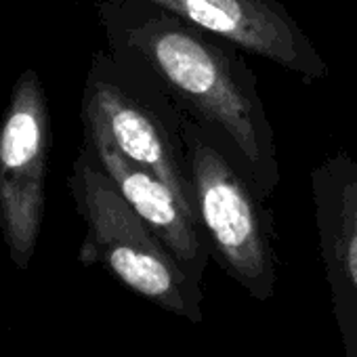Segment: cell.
Wrapping results in <instances>:
<instances>
[{"mask_svg": "<svg viewBox=\"0 0 357 357\" xmlns=\"http://www.w3.org/2000/svg\"><path fill=\"white\" fill-rule=\"evenodd\" d=\"M107 53L153 82L185 118L211 128L269 202L280 185L278 147L244 51L149 0H97Z\"/></svg>", "mask_w": 357, "mask_h": 357, "instance_id": "obj_1", "label": "cell"}, {"mask_svg": "<svg viewBox=\"0 0 357 357\" xmlns=\"http://www.w3.org/2000/svg\"><path fill=\"white\" fill-rule=\"evenodd\" d=\"M68 190L86 227L78 250L84 267L101 265L122 286L166 313L194 324L204 321L202 284L178 267L84 143L72 164Z\"/></svg>", "mask_w": 357, "mask_h": 357, "instance_id": "obj_2", "label": "cell"}, {"mask_svg": "<svg viewBox=\"0 0 357 357\" xmlns=\"http://www.w3.org/2000/svg\"><path fill=\"white\" fill-rule=\"evenodd\" d=\"M194 213L213 261L252 298L275 294L273 215L236 153L211 130L183 118Z\"/></svg>", "mask_w": 357, "mask_h": 357, "instance_id": "obj_3", "label": "cell"}, {"mask_svg": "<svg viewBox=\"0 0 357 357\" xmlns=\"http://www.w3.org/2000/svg\"><path fill=\"white\" fill-rule=\"evenodd\" d=\"M183 118L143 74L107 51L93 53L80 103L82 124L101 128L124 158L155 172L194 211Z\"/></svg>", "mask_w": 357, "mask_h": 357, "instance_id": "obj_4", "label": "cell"}, {"mask_svg": "<svg viewBox=\"0 0 357 357\" xmlns=\"http://www.w3.org/2000/svg\"><path fill=\"white\" fill-rule=\"evenodd\" d=\"M51 145L49 97L28 68L0 120V236L17 269L30 267L43 231Z\"/></svg>", "mask_w": 357, "mask_h": 357, "instance_id": "obj_5", "label": "cell"}, {"mask_svg": "<svg viewBox=\"0 0 357 357\" xmlns=\"http://www.w3.org/2000/svg\"><path fill=\"white\" fill-rule=\"evenodd\" d=\"M244 53L263 57L313 84L328 63L280 0H149Z\"/></svg>", "mask_w": 357, "mask_h": 357, "instance_id": "obj_6", "label": "cell"}, {"mask_svg": "<svg viewBox=\"0 0 357 357\" xmlns=\"http://www.w3.org/2000/svg\"><path fill=\"white\" fill-rule=\"evenodd\" d=\"M319 252L347 357H357V162L347 151L311 170Z\"/></svg>", "mask_w": 357, "mask_h": 357, "instance_id": "obj_7", "label": "cell"}, {"mask_svg": "<svg viewBox=\"0 0 357 357\" xmlns=\"http://www.w3.org/2000/svg\"><path fill=\"white\" fill-rule=\"evenodd\" d=\"M82 143L109 174L122 198L160 238L178 267L202 284L213 257L194 211L155 172L124 158L101 128L82 124Z\"/></svg>", "mask_w": 357, "mask_h": 357, "instance_id": "obj_8", "label": "cell"}]
</instances>
